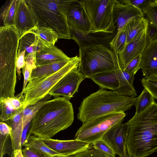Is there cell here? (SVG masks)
Instances as JSON below:
<instances>
[{
    "mask_svg": "<svg viewBox=\"0 0 157 157\" xmlns=\"http://www.w3.org/2000/svg\"><path fill=\"white\" fill-rule=\"evenodd\" d=\"M126 123L128 157H147L157 151V103L155 100Z\"/></svg>",
    "mask_w": 157,
    "mask_h": 157,
    "instance_id": "obj_1",
    "label": "cell"
},
{
    "mask_svg": "<svg viewBox=\"0 0 157 157\" xmlns=\"http://www.w3.org/2000/svg\"><path fill=\"white\" fill-rule=\"evenodd\" d=\"M68 98L49 100L37 111L31 122L27 136L49 138L70 126L74 120L72 103Z\"/></svg>",
    "mask_w": 157,
    "mask_h": 157,
    "instance_id": "obj_2",
    "label": "cell"
},
{
    "mask_svg": "<svg viewBox=\"0 0 157 157\" xmlns=\"http://www.w3.org/2000/svg\"><path fill=\"white\" fill-rule=\"evenodd\" d=\"M136 98L100 88L82 101L77 118L83 123L109 113L124 112L134 105Z\"/></svg>",
    "mask_w": 157,
    "mask_h": 157,
    "instance_id": "obj_3",
    "label": "cell"
},
{
    "mask_svg": "<svg viewBox=\"0 0 157 157\" xmlns=\"http://www.w3.org/2000/svg\"><path fill=\"white\" fill-rule=\"evenodd\" d=\"M26 1L37 21L38 26L52 28L57 34L58 39H71L67 15L73 0Z\"/></svg>",
    "mask_w": 157,
    "mask_h": 157,
    "instance_id": "obj_4",
    "label": "cell"
},
{
    "mask_svg": "<svg viewBox=\"0 0 157 157\" xmlns=\"http://www.w3.org/2000/svg\"><path fill=\"white\" fill-rule=\"evenodd\" d=\"M78 70L86 78L98 73L115 70L119 64L118 56L102 44L79 48Z\"/></svg>",
    "mask_w": 157,
    "mask_h": 157,
    "instance_id": "obj_5",
    "label": "cell"
},
{
    "mask_svg": "<svg viewBox=\"0 0 157 157\" xmlns=\"http://www.w3.org/2000/svg\"><path fill=\"white\" fill-rule=\"evenodd\" d=\"M79 62V58L76 56L55 73L30 79L22 92L17 96L23 103V108L35 104L44 98L62 77L75 68L78 67Z\"/></svg>",
    "mask_w": 157,
    "mask_h": 157,
    "instance_id": "obj_6",
    "label": "cell"
},
{
    "mask_svg": "<svg viewBox=\"0 0 157 157\" xmlns=\"http://www.w3.org/2000/svg\"><path fill=\"white\" fill-rule=\"evenodd\" d=\"M92 26L91 33H113L116 26L113 19L116 0H79Z\"/></svg>",
    "mask_w": 157,
    "mask_h": 157,
    "instance_id": "obj_7",
    "label": "cell"
},
{
    "mask_svg": "<svg viewBox=\"0 0 157 157\" xmlns=\"http://www.w3.org/2000/svg\"><path fill=\"white\" fill-rule=\"evenodd\" d=\"M125 116L124 112H115L83 123L77 132L75 139L91 144L101 138L113 126L122 122Z\"/></svg>",
    "mask_w": 157,
    "mask_h": 157,
    "instance_id": "obj_8",
    "label": "cell"
},
{
    "mask_svg": "<svg viewBox=\"0 0 157 157\" xmlns=\"http://www.w3.org/2000/svg\"><path fill=\"white\" fill-rule=\"evenodd\" d=\"M76 67L62 77L51 89L48 94L55 97L62 96L70 99L78 92L79 86L86 77Z\"/></svg>",
    "mask_w": 157,
    "mask_h": 157,
    "instance_id": "obj_9",
    "label": "cell"
},
{
    "mask_svg": "<svg viewBox=\"0 0 157 157\" xmlns=\"http://www.w3.org/2000/svg\"><path fill=\"white\" fill-rule=\"evenodd\" d=\"M67 20L69 28L82 35L91 33V24L79 0H73L68 10Z\"/></svg>",
    "mask_w": 157,
    "mask_h": 157,
    "instance_id": "obj_10",
    "label": "cell"
},
{
    "mask_svg": "<svg viewBox=\"0 0 157 157\" xmlns=\"http://www.w3.org/2000/svg\"><path fill=\"white\" fill-rule=\"evenodd\" d=\"M38 22L26 0H18L14 25L20 39L38 26Z\"/></svg>",
    "mask_w": 157,
    "mask_h": 157,
    "instance_id": "obj_11",
    "label": "cell"
},
{
    "mask_svg": "<svg viewBox=\"0 0 157 157\" xmlns=\"http://www.w3.org/2000/svg\"><path fill=\"white\" fill-rule=\"evenodd\" d=\"M146 28L127 44L124 50L118 55L119 64L122 70H124L128 63L134 58L142 54L150 43L146 34Z\"/></svg>",
    "mask_w": 157,
    "mask_h": 157,
    "instance_id": "obj_12",
    "label": "cell"
},
{
    "mask_svg": "<svg viewBox=\"0 0 157 157\" xmlns=\"http://www.w3.org/2000/svg\"><path fill=\"white\" fill-rule=\"evenodd\" d=\"M122 122L113 126L101 137L120 157H122L126 151L127 125L126 123Z\"/></svg>",
    "mask_w": 157,
    "mask_h": 157,
    "instance_id": "obj_13",
    "label": "cell"
},
{
    "mask_svg": "<svg viewBox=\"0 0 157 157\" xmlns=\"http://www.w3.org/2000/svg\"><path fill=\"white\" fill-rule=\"evenodd\" d=\"M42 139L50 148L62 156H73L85 150L90 144L75 139L61 140L51 138Z\"/></svg>",
    "mask_w": 157,
    "mask_h": 157,
    "instance_id": "obj_14",
    "label": "cell"
},
{
    "mask_svg": "<svg viewBox=\"0 0 157 157\" xmlns=\"http://www.w3.org/2000/svg\"><path fill=\"white\" fill-rule=\"evenodd\" d=\"M143 17L142 13L137 8L123 3L121 0H116L113 11V21L119 33L131 20Z\"/></svg>",
    "mask_w": 157,
    "mask_h": 157,
    "instance_id": "obj_15",
    "label": "cell"
},
{
    "mask_svg": "<svg viewBox=\"0 0 157 157\" xmlns=\"http://www.w3.org/2000/svg\"><path fill=\"white\" fill-rule=\"evenodd\" d=\"M140 69L145 77L157 75V40L150 42L142 53Z\"/></svg>",
    "mask_w": 157,
    "mask_h": 157,
    "instance_id": "obj_16",
    "label": "cell"
},
{
    "mask_svg": "<svg viewBox=\"0 0 157 157\" xmlns=\"http://www.w3.org/2000/svg\"><path fill=\"white\" fill-rule=\"evenodd\" d=\"M51 47L35 33L30 31L24 34L20 39L17 55L25 51V56L32 52L36 53L46 47Z\"/></svg>",
    "mask_w": 157,
    "mask_h": 157,
    "instance_id": "obj_17",
    "label": "cell"
},
{
    "mask_svg": "<svg viewBox=\"0 0 157 157\" xmlns=\"http://www.w3.org/2000/svg\"><path fill=\"white\" fill-rule=\"evenodd\" d=\"M71 58L54 45L46 47L36 53V64L37 66L69 59Z\"/></svg>",
    "mask_w": 157,
    "mask_h": 157,
    "instance_id": "obj_18",
    "label": "cell"
},
{
    "mask_svg": "<svg viewBox=\"0 0 157 157\" xmlns=\"http://www.w3.org/2000/svg\"><path fill=\"white\" fill-rule=\"evenodd\" d=\"M115 70L119 83V88L116 91L121 95L135 97L137 93L133 85L135 75L122 70L119 64Z\"/></svg>",
    "mask_w": 157,
    "mask_h": 157,
    "instance_id": "obj_19",
    "label": "cell"
},
{
    "mask_svg": "<svg viewBox=\"0 0 157 157\" xmlns=\"http://www.w3.org/2000/svg\"><path fill=\"white\" fill-rule=\"evenodd\" d=\"M23 106L20 98L17 96L0 100V122H6L10 119Z\"/></svg>",
    "mask_w": 157,
    "mask_h": 157,
    "instance_id": "obj_20",
    "label": "cell"
},
{
    "mask_svg": "<svg viewBox=\"0 0 157 157\" xmlns=\"http://www.w3.org/2000/svg\"><path fill=\"white\" fill-rule=\"evenodd\" d=\"M89 78L93 80L101 89H107L116 91L119 86L115 70L98 73Z\"/></svg>",
    "mask_w": 157,
    "mask_h": 157,
    "instance_id": "obj_21",
    "label": "cell"
},
{
    "mask_svg": "<svg viewBox=\"0 0 157 157\" xmlns=\"http://www.w3.org/2000/svg\"><path fill=\"white\" fill-rule=\"evenodd\" d=\"M11 129L5 122L0 123V157L7 154L10 157L13 151L10 134Z\"/></svg>",
    "mask_w": 157,
    "mask_h": 157,
    "instance_id": "obj_22",
    "label": "cell"
},
{
    "mask_svg": "<svg viewBox=\"0 0 157 157\" xmlns=\"http://www.w3.org/2000/svg\"><path fill=\"white\" fill-rule=\"evenodd\" d=\"M147 24V21L143 17L134 18L129 21L123 28L127 36L126 44L130 42L144 30Z\"/></svg>",
    "mask_w": 157,
    "mask_h": 157,
    "instance_id": "obj_23",
    "label": "cell"
},
{
    "mask_svg": "<svg viewBox=\"0 0 157 157\" xmlns=\"http://www.w3.org/2000/svg\"><path fill=\"white\" fill-rule=\"evenodd\" d=\"M72 58L37 66L33 69L30 79L53 74L66 65Z\"/></svg>",
    "mask_w": 157,
    "mask_h": 157,
    "instance_id": "obj_24",
    "label": "cell"
},
{
    "mask_svg": "<svg viewBox=\"0 0 157 157\" xmlns=\"http://www.w3.org/2000/svg\"><path fill=\"white\" fill-rule=\"evenodd\" d=\"M52 96L47 94L44 98L34 104L27 106L22 111V120L24 125L26 127L33 118L38 109L48 100Z\"/></svg>",
    "mask_w": 157,
    "mask_h": 157,
    "instance_id": "obj_25",
    "label": "cell"
},
{
    "mask_svg": "<svg viewBox=\"0 0 157 157\" xmlns=\"http://www.w3.org/2000/svg\"><path fill=\"white\" fill-rule=\"evenodd\" d=\"M23 146L35 148L45 152L52 157L56 156H62L53 150L44 142L42 138L34 135L27 136Z\"/></svg>",
    "mask_w": 157,
    "mask_h": 157,
    "instance_id": "obj_26",
    "label": "cell"
},
{
    "mask_svg": "<svg viewBox=\"0 0 157 157\" xmlns=\"http://www.w3.org/2000/svg\"><path fill=\"white\" fill-rule=\"evenodd\" d=\"M49 46L54 45L58 39L57 33L52 28L36 26L31 31Z\"/></svg>",
    "mask_w": 157,
    "mask_h": 157,
    "instance_id": "obj_27",
    "label": "cell"
},
{
    "mask_svg": "<svg viewBox=\"0 0 157 157\" xmlns=\"http://www.w3.org/2000/svg\"><path fill=\"white\" fill-rule=\"evenodd\" d=\"M155 98L146 89L136 98L134 105L136 108L135 114L137 115L147 108L155 101Z\"/></svg>",
    "mask_w": 157,
    "mask_h": 157,
    "instance_id": "obj_28",
    "label": "cell"
},
{
    "mask_svg": "<svg viewBox=\"0 0 157 157\" xmlns=\"http://www.w3.org/2000/svg\"><path fill=\"white\" fill-rule=\"evenodd\" d=\"M18 0H11L1 13L3 26L14 25V20Z\"/></svg>",
    "mask_w": 157,
    "mask_h": 157,
    "instance_id": "obj_29",
    "label": "cell"
},
{
    "mask_svg": "<svg viewBox=\"0 0 157 157\" xmlns=\"http://www.w3.org/2000/svg\"><path fill=\"white\" fill-rule=\"evenodd\" d=\"M126 41V34L123 28L119 33H117L109 44L113 51L118 55L124 50Z\"/></svg>",
    "mask_w": 157,
    "mask_h": 157,
    "instance_id": "obj_30",
    "label": "cell"
},
{
    "mask_svg": "<svg viewBox=\"0 0 157 157\" xmlns=\"http://www.w3.org/2000/svg\"><path fill=\"white\" fill-rule=\"evenodd\" d=\"M144 88L147 89L155 98L157 99V75L144 76L141 79Z\"/></svg>",
    "mask_w": 157,
    "mask_h": 157,
    "instance_id": "obj_31",
    "label": "cell"
},
{
    "mask_svg": "<svg viewBox=\"0 0 157 157\" xmlns=\"http://www.w3.org/2000/svg\"><path fill=\"white\" fill-rule=\"evenodd\" d=\"M90 144L94 148L102 152L106 157H116V154L101 138Z\"/></svg>",
    "mask_w": 157,
    "mask_h": 157,
    "instance_id": "obj_32",
    "label": "cell"
},
{
    "mask_svg": "<svg viewBox=\"0 0 157 157\" xmlns=\"http://www.w3.org/2000/svg\"><path fill=\"white\" fill-rule=\"evenodd\" d=\"M143 17L148 22L157 27V4L156 2L143 12Z\"/></svg>",
    "mask_w": 157,
    "mask_h": 157,
    "instance_id": "obj_33",
    "label": "cell"
},
{
    "mask_svg": "<svg viewBox=\"0 0 157 157\" xmlns=\"http://www.w3.org/2000/svg\"><path fill=\"white\" fill-rule=\"evenodd\" d=\"M121 1L124 3L137 8L142 13L149 6L155 2V0H124Z\"/></svg>",
    "mask_w": 157,
    "mask_h": 157,
    "instance_id": "obj_34",
    "label": "cell"
},
{
    "mask_svg": "<svg viewBox=\"0 0 157 157\" xmlns=\"http://www.w3.org/2000/svg\"><path fill=\"white\" fill-rule=\"evenodd\" d=\"M22 151L23 157H52L45 152L32 147H25Z\"/></svg>",
    "mask_w": 157,
    "mask_h": 157,
    "instance_id": "obj_35",
    "label": "cell"
},
{
    "mask_svg": "<svg viewBox=\"0 0 157 157\" xmlns=\"http://www.w3.org/2000/svg\"><path fill=\"white\" fill-rule=\"evenodd\" d=\"M142 57V54L139 55L136 57L128 63L123 71L135 75L140 69Z\"/></svg>",
    "mask_w": 157,
    "mask_h": 157,
    "instance_id": "obj_36",
    "label": "cell"
},
{
    "mask_svg": "<svg viewBox=\"0 0 157 157\" xmlns=\"http://www.w3.org/2000/svg\"><path fill=\"white\" fill-rule=\"evenodd\" d=\"M73 156L74 157H106L101 151L94 148L91 144L88 148Z\"/></svg>",
    "mask_w": 157,
    "mask_h": 157,
    "instance_id": "obj_37",
    "label": "cell"
},
{
    "mask_svg": "<svg viewBox=\"0 0 157 157\" xmlns=\"http://www.w3.org/2000/svg\"><path fill=\"white\" fill-rule=\"evenodd\" d=\"M36 67L26 63L25 66L22 68V72L24 79L23 86L21 93L22 92L30 80L33 69Z\"/></svg>",
    "mask_w": 157,
    "mask_h": 157,
    "instance_id": "obj_38",
    "label": "cell"
},
{
    "mask_svg": "<svg viewBox=\"0 0 157 157\" xmlns=\"http://www.w3.org/2000/svg\"><path fill=\"white\" fill-rule=\"evenodd\" d=\"M25 51L22 52L17 55L16 62V68L17 73L19 80L20 79L21 77V69L24 68L26 64L25 58Z\"/></svg>",
    "mask_w": 157,
    "mask_h": 157,
    "instance_id": "obj_39",
    "label": "cell"
},
{
    "mask_svg": "<svg viewBox=\"0 0 157 157\" xmlns=\"http://www.w3.org/2000/svg\"><path fill=\"white\" fill-rule=\"evenodd\" d=\"M147 22L146 34L150 42L157 40V27L147 21Z\"/></svg>",
    "mask_w": 157,
    "mask_h": 157,
    "instance_id": "obj_40",
    "label": "cell"
},
{
    "mask_svg": "<svg viewBox=\"0 0 157 157\" xmlns=\"http://www.w3.org/2000/svg\"><path fill=\"white\" fill-rule=\"evenodd\" d=\"M36 52H34L25 56L26 63L36 67Z\"/></svg>",
    "mask_w": 157,
    "mask_h": 157,
    "instance_id": "obj_41",
    "label": "cell"
},
{
    "mask_svg": "<svg viewBox=\"0 0 157 157\" xmlns=\"http://www.w3.org/2000/svg\"><path fill=\"white\" fill-rule=\"evenodd\" d=\"M22 149H17L13 151V157H23Z\"/></svg>",
    "mask_w": 157,
    "mask_h": 157,
    "instance_id": "obj_42",
    "label": "cell"
},
{
    "mask_svg": "<svg viewBox=\"0 0 157 157\" xmlns=\"http://www.w3.org/2000/svg\"><path fill=\"white\" fill-rule=\"evenodd\" d=\"M122 157H128L127 152H125L124 155Z\"/></svg>",
    "mask_w": 157,
    "mask_h": 157,
    "instance_id": "obj_43",
    "label": "cell"
},
{
    "mask_svg": "<svg viewBox=\"0 0 157 157\" xmlns=\"http://www.w3.org/2000/svg\"><path fill=\"white\" fill-rule=\"evenodd\" d=\"M53 157H74L73 156H55Z\"/></svg>",
    "mask_w": 157,
    "mask_h": 157,
    "instance_id": "obj_44",
    "label": "cell"
},
{
    "mask_svg": "<svg viewBox=\"0 0 157 157\" xmlns=\"http://www.w3.org/2000/svg\"><path fill=\"white\" fill-rule=\"evenodd\" d=\"M13 152L11 155L10 157H13Z\"/></svg>",
    "mask_w": 157,
    "mask_h": 157,
    "instance_id": "obj_45",
    "label": "cell"
},
{
    "mask_svg": "<svg viewBox=\"0 0 157 157\" xmlns=\"http://www.w3.org/2000/svg\"><path fill=\"white\" fill-rule=\"evenodd\" d=\"M155 2H156V4H157V0H155Z\"/></svg>",
    "mask_w": 157,
    "mask_h": 157,
    "instance_id": "obj_46",
    "label": "cell"
}]
</instances>
